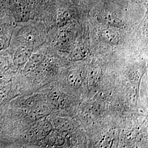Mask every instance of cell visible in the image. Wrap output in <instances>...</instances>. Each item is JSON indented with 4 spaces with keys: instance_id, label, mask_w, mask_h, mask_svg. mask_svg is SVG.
<instances>
[{
    "instance_id": "6da1fadb",
    "label": "cell",
    "mask_w": 148,
    "mask_h": 148,
    "mask_svg": "<svg viewBox=\"0 0 148 148\" xmlns=\"http://www.w3.org/2000/svg\"><path fill=\"white\" fill-rule=\"evenodd\" d=\"M97 19L101 23L110 27H120L123 25L121 20L115 14L108 11H102L97 14Z\"/></svg>"
},
{
    "instance_id": "7a4b0ae2",
    "label": "cell",
    "mask_w": 148,
    "mask_h": 148,
    "mask_svg": "<svg viewBox=\"0 0 148 148\" xmlns=\"http://www.w3.org/2000/svg\"><path fill=\"white\" fill-rule=\"evenodd\" d=\"M101 36L106 42L112 45L118 44L120 41L119 35L111 29H104L101 31Z\"/></svg>"
},
{
    "instance_id": "3957f363",
    "label": "cell",
    "mask_w": 148,
    "mask_h": 148,
    "mask_svg": "<svg viewBox=\"0 0 148 148\" xmlns=\"http://www.w3.org/2000/svg\"><path fill=\"white\" fill-rule=\"evenodd\" d=\"M82 76L79 71L74 70H71L68 76V83L71 87H77L81 84Z\"/></svg>"
},
{
    "instance_id": "277c9868",
    "label": "cell",
    "mask_w": 148,
    "mask_h": 148,
    "mask_svg": "<svg viewBox=\"0 0 148 148\" xmlns=\"http://www.w3.org/2000/svg\"><path fill=\"white\" fill-rule=\"evenodd\" d=\"M56 127L59 131L62 132H67L71 130L72 125L71 123L63 118H59L57 120L56 123Z\"/></svg>"
},
{
    "instance_id": "5b68a950",
    "label": "cell",
    "mask_w": 148,
    "mask_h": 148,
    "mask_svg": "<svg viewBox=\"0 0 148 148\" xmlns=\"http://www.w3.org/2000/svg\"><path fill=\"white\" fill-rule=\"evenodd\" d=\"M86 51L85 48L79 47L76 48L70 55V59L72 61H80L85 58L86 56Z\"/></svg>"
},
{
    "instance_id": "8992f818",
    "label": "cell",
    "mask_w": 148,
    "mask_h": 148,
    "mask_svg": "<svg viewBox=\"0 0 148 148\" xmlns=\"http://www.w3.org/2000/svg\"><path fill=\"white\" fill-rule=\"evenodd\" d=\"M106 104L104 101L101 99H98L93 103L92 105V111L95 115H101L104 110Z\"/></svg>"
},
{
    "instance_id": "52a82bcc",
    "label": "cell",
    "mask_w": 148,
    "mask_h": 148,
    "mask_svg": "<svg viewBox=\"0 0 148 148\" xmlns=\"http://www.w3.org/2000/svg\"><path fill=\"white\" fill-rule=\"evenodd\" d=\"M101 69L99 67H95L92 69L89 77V85L90 86L95 85L98 82L101 75Z\"/></svg>"
},
{
    "instance_id": "ba28073f",
    "label": "cell",
    "mask_w": 148,
    "mask_h": 148,
    "mask_svg": "<svg viewBox=\"0 0 148 148\" xmlns=\"http://www.w3.org/2000/svg\"><path fill=\"white\" fill-rule=\"evenodd\" d=\"M64 138L63 134H60V133H57L53 136V142L54 144L57 145H63L64 143Z\"/></svg>"
},
{
    "instance_id": "9c48e42d",
    "label": "cell",
    "mask_w": 148,
    "mask_h": 148,
    "mask_svg": "<svg viewBox=\"0 0 148 148\" xmlns=\"http://www.w3.org/2000/svg\"><path fill=\"white\" fill-rule=\"evenodd\" d=\"M50 98L53 103H58L60 99L59 93L58 92H53L51 93V96Z\"/></svg>"
}]
</instances>
